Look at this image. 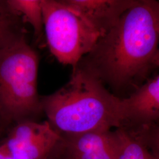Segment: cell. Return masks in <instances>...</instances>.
<instances>
[{"instance_id": "9c48e42d", "label": "cell", "mask_w": 159, "mask_h": 159, "mask_svg": "<svg viewBox=\"0 0 159 159\" xmlns=\"http://www.w3.org/2000/svg\"><path fill=\"white\" fill-rule=\"evenodd\" d=\"M114 131L117 142L116 159H153L134 127L124 125Z\"/></svg>"}, {"instance_id": "3957f363", "label": "cell", "mask_w": 159, "mask_h": 159, "mask_svg": "<svg viewBox=\"0 0 159 159\" xmlns=\"http://www.w3.org/2000/svg\"><path fill=\"white\" fill-rule=\"evenodd\" d=\"M39 54L24 37L0 50V110L10 125L43 113L38 91Z\"/></svg>"}, {"instance_id": "52a82bcc", "label": "cell", "mask_w": 159, "mask_h": 159, "mask_svg": "<svg viewBox=\"0 0 159 159\" xmlns=\"http://www.w3.org/2000/svg\"><path fill=\"white\" fill-rule=\"evenodd\" d=\"M123 100L125 125L142 126L159 123V75Z\"/></svg>"}, {"instance_id": "7c38bea8", "label": "cell", "mask_w": 159, "mask_h": 159, "mask_svg": "<svg viewBox=\"0 0 159 159\" xmlns=\"http://www.w3.org/2000/svg\"><path fill=\"white\" fill-rule=\"evenodd\" d=\"M153 159H159V124L133 126Z\"/></svg>"}, {"instance_id": "7a4b0ae2", "label": "cell", "mask_w": 159, "mask_h": 159, "mask_svg": "<svg viewBox=\"0 0 159 159\" xmlns=\"http://www.w3.org/2000/svg\"><path fill=\"white\" fill-rule=\"evenodd\" d=\"M43 113L61 136L111 130L125 125L123 98L109 91L90 73L73 68L68 82L54 93L41 97Z\"/></svg>"}, {"instance_id": "8992f818", "label": "cell", "mask_w": 159, "mask_h": 159, "mask_svg": "<svg viewBox=\"0 0 159 159\" xmlns=\"http://www.w3.org/2000/svg\"><path fill=\"white\" fill-rule=\"evenodd\" d=\"M62 137L70 159H116L114 131H94Z\"/></svg>"}, {"instance_id": "8fae6325", "label": "cell", "mask_w": 159, "mask_h": 159, "mask_svg": "<svg viewBox=\"0 0 159 159\" xmlns=\"http://www.w3.org/2000/svg\"><path fill=\"white\" fill-rule=\"evenodd\" d=\"M7 2L24 23L31 26L34 36L41 39L44 34L41 0H7Z\"/></svg>"}, {"instance_id": "277c9868", "label": "cell", "mask_w": 159, "mask_h": 159, "mask_svg": "<svg viewBox=\"0 0 159 159\" xmlns=\"http://www.w3.org/2000/svg\"><path fill=\"white\" fill-rule=\"evenodd\" d=\"M41 5L50 51L58 62L75 68L103 35L64 0H41Z\"/></svg>"}, {"instance_id": "6da1fadb", "label": "cell", "mask_w": 159, "mask_h": 159, "mask_svg": "<svg viewBox=\"0 0 159 159\" xmlns=\"http://www.w3.org/2000/svg\"><path fill=\"white\" fill-rule=\"evenodd\" d=\"M159 46V1L135 0L76 67L119 90L154 67Z\"/></svg>"}, {"instance_id": "5b68a950", "label": "cell", "mask_w": 159, "mask_h": 159, "mask_svg": "<svg viewBox=\"0 0 159 159\" xmlns=\"http://www.w3.org/2000/svg\"><path fill=\"white\" fill-rule=\"evenodd\" d=\"M8 130L0 148L12 159H47L62 140L47 121H20Z\"/></svg>"}, {"instance_id": "2e32d148", "label": "cell", "mask_w": 159, "mask_h": 159, "mask_svg": "<svg viewBox=\"0 0 159 159\" xmlns=\"http://www.w3.org/2000/svg\"><path fill=\"white\" fill-rule=\"evenodd\" d=\"M66 159H70V158L68 157V156H67V158H66Z\"/></svg>"}, {"instance_id": "ba28073f", "label": "cell", "mask_w": 159, "mask_h": 159, "mask_svg": "<svg viewBox=\"0 0 159 159\" xmlns=\"http://www.w3.org/2000/svg\"><path fill=\"white\" fill-rule=\"evenodd\" d=\"M135 0H64L80 12L104 35Z\"/></svg>"}, {"instance_id": "9a60e30c", "label": "cell", "mask_w": 159, "mask_h": 159, "mask_svg": "<svg viewBox=\"0 0 159 159\" xmlns=\"http://www.w3.org/2000/svg\"><path fill=\"white\" fill-rule=\"evenodd\" d=\"M0 159H12L8 157L0 148Z\"/></svg>"}, {"instance_id": "4fadbf2b", "label": "cell", "mask_w": 159, "mask_h": 159, "mask_svg": "<svg viewBox=\"0 0 159 159\" xmlns=\"http://www.w3.org/2000/svg\"><path fill=\"white\" fill-rule=\"evenodd\" d=\"M10 125L6 121L4 117L3 116L2 113L0 110V133L2 132L6 129H8Z\"/></svg>"}, {"instance_id": "30bf717a", "label": "cell", "mask_w": 159, "mask_h": 159, "mask_svg": "<svg viewBox=\"0 0 159 159\" xmlns=\"http://www.w3.org/2000/svg\"><path fill=\"white\" fill-rule=\"evenodd\" d=\"M25 24L12 10L7 0H0V50L27 37Z\"/></svg>"}, {"instance_id": "5bb4252c", "label": "cell", "mask_w": 159, "mask_h": 159, "mask_svg": "<svg viewBox=\"0 0 159 159\" xmlns=\"http://www.w3.org/2000/svg\"><path fill=\"white\" fill-rule=\"evenodd\" d=\"M153 65L154 67H159V46L157 54L154 60Z\"/></svg>"}]
</instances>
